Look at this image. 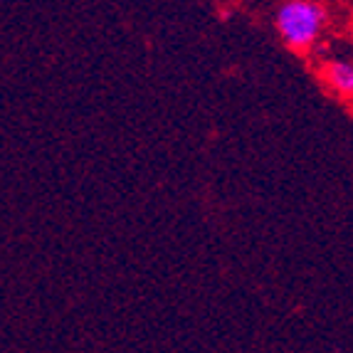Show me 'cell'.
I'll list each match as a JSON object with an SVG mask.
<instances>
[{
	"mask_svg": "<svg viewBox=\"0 0 353 353\" xmlns=\"http://www.w3.org/2000/svg\"><path fill=\"white\" fill-rule=\"evenodd\" d=\"M321 79L326 82V87L334 92L336 97L348 99L353 92V70L348 62L341 59H334V62H326V67L321 70Z\"/></svg>",
	"mask_w": 353,
	"mask_h": 353,
	"instance_id": "2",
	"label": "cell"
},
{
	"mask_svg": "<svg viewBox=\"0 0 353 353\" xmlns=\"http://www.w3.org/2000/svg\"><path fill=\"white\" fill-rule=\"evenodd\" d=\"M326 23L324 8L312 0H287L277 12V30L289 50L304 52L316 42Z\"/></svg>",
	"mask_w": 353,
	"mask_h": 353,
	"instance_id": "1",
	"label": "cell"
}]
</instances>
